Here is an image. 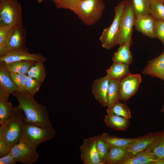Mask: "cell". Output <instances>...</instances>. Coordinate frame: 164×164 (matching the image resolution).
<instances>
[{
  "label": "cell",
  "mask_w": 164,
  "mask_h": 164,
  "mask_svg": "<svg viewBox=\"0 0 164 164\" xmlns=\"http://www.w3.org/2000/svg\"><path fill=\"white\" fill-rule=\"evenodd\" d=\"M119 81L110 79L107 93L108 108L120 101Z\"/></svg>",
  "instance_id": "obj_27"
},
{
  "label": "cell",
  "mask_w": 164,
  "mask_h": 164,
  "mask_svg": "<svg viewBox=\"0 0 164 164\" xmlns=\"http://www.w3.org/2000/svg\"><path fill=\"white\" fill-rule=\"evenodd\" d=\"M42 84L27 75L26 84L27 92L34 96L38 91Z\"/></svg>",
  "instance_id": "obj_35"
},
{
  "label": "cell",
  "mask_w": 164,
  "mask_h": 164,
  "mask_svg": "<svg viewBox=\"0 0 164 164\" xmlns=\"http://www.w3.org/2000/svg\"><path fill=\"white\" fill-rule=\"evenodd\" d=\"M131 45L125 43L120 46L114 53L112 60L113 62H119L129 65L132 62V58L130 48Z\"/></svg>",
  "instance_id": "obj_23"
},
{
  "label": "cell",
  "mask_w": 164,
  "mask_h": 164,
  "mask_svg": "<svg viewBox=\"0 0 164 164\" xmlns=\"http://www.w3.org/2000/svg\"><path fill=\"white\" fill-rule=\"evenodd\" d=\"M19 101L16 109H20L25 115V122L42 127H53L46 107L38 103L34 96L27 92L16 91L12 94Z\"/></svg>",
  "instance_id": "obj_1"
},
{
  "label": "cell",
  "mask_w": 164,
  "mask_h": 164,
  "mask_svg": "<svg viewBox=\"0 0 164 164\" xmlns=\"http://www.w3.org/2000/svg\"><path fill=\"white\" fill-rule=\"evenodd\" d=\"M149 14L156 20L164 21V3L160 0H151Z\"/></svg>",
  "instance_id": "obj_32"
},
{
  "label": "cell",
  "mask_w": 164,
  "mask_h": 164,
  "mask_svg": "<svg viewBox=\"0 0 164 164\" xmlns=\"http://www.w3.org/2000/svg\"><path fill=\"white\" fill-rule=\"evenodd\" d=\"M164 159V158H163Z\"/></svg>",
  "instance_id": "obj_45"
},
{
  "label": "cell",
  "mask_w": 164,
  "mask_h": 164,
  "mask_svg": "<svg viewBox=\"0 0 164 164\" xmlns=\"http://www.w3.org/2000/svg\"><path fill=\"white\" fill-rule=\"evenodd\" d=\"M160 111L162 112H164V104H163V105L162 106Z\"/></svg>",
  "instance_id": "obj_40"
},
{
  "label": "cell",
  "mask_w": 164,
  "mask_h": 164,
  "mask_svg": "<svg viewBox=\"0 0 164 164\" xmlns=\"http://www.w3.org/2000/svg\"><path fill=\"white\" fill-rule=\"evenodd\" d=\"M136 17L149 14L151 0H132Z\"/></svg>",
  "instance_id": "obj_31"
},
{
  "label": "cell",
  "mask_w": 164,
  "mask_h": 164,
  "mask_svg": "<svg viewBox=\"0 0 164 164\" xmlns=\"http://www.w3.org/2000/svg\"><path fill=\"white\" fill-rule=\"evenodd\" d=\"M126 149L111 146L105 164H120L125 158Z\"/></svg>",
  "instance_id": "obj_24"
},
{
  "label": "cell",
  "mask_w": 164,
  "mask_h": 164,
  "mask_svg": "<svg viewBox=\"0 0 164 164\" xmlns=\"http://www.w3.org/2000/svg\"><path fill=\"white\" fill-rule=\"evenodd\" d=\"M104 121L108 127L116 131H126L130 125L129 119L119 116L108 114L105 116Z\"/></svg>",
  "instance_id": "obj_19"
},
{
  "label": "cell",
  "mask_w": 164,
  "mask_h": 164,
  "mask_svg": "<svg viewBox=\"0 0 164 164\" xmlns=\"http://www.w3.org/2000/svg\"><path fill=\"white\" fill-rule=\"evenodd\" d=\"M107 75L110 79L119 81L130 73L129 65L119 62H113L107 70Z\"/></svg>",
  "instance_id": "obj_20"
},
{
  "label": "cell",
  "mask_w": 164,
  "mask_h": 164,
  "mask_svg": "<svg viewBox=\"0 0 164 164\" xmlns=\"http://www.w3.org/2000/svg\"><path fill=\"white\" fill-rule=\"evenodd\" d=\"M10 152L16 162L25 164L33 163L37 161L39 156L36 149L22 140L11 148Z\"/></svg>",
  "instance_id": "obj_8"
},
{
  "label": "cell",
  "mask_w": 164,
  "mask_h": 164,
  "mask_svg": "<svg viewBox=\"0 0 164 164\" xmlns=\"http://www.w3.org/2000/svg\"><path fill=\"white\" fill-rule=\"evenodd\" d=\"M104 141L110 146L126 149L136 138H119L110 134L104 133L101 135Z\"/></svg>",
  "instance_id": "obj_25"
},
{
  "label": "cell",
  "mask_w": 164,
  "mask_h": 164,
  "mask_svg": "<svg viewBox=\"0 0 164 164\" xmlns=\"http://www.w3.org/2000/svg\"><path fill=\"white\" fill-rule=\"evenodd\" d=\"M104 9L103 0H82L74 13L85 25L90 26L101 18Z\"/></svg>",
  "instance_id": "obj_4"
},
{
  "label": "cell",
  "mask_w": 164,
  "mask_h": 164,
  "mask_svg": "<svg viewBox=\"0 0 164 164\" xmlns=\"http://www.w3.org/2000/svg\"><path fill=\"white\" fill-rule=\"evenodd\" d=\"M162 0V1H163V2L164 1V0Z\"/></svg>",
  "instance_id": "obj_43"
},
{
  "label": "cell",
  "mask_w": 164,
  "mask_h": 164,
  "mask_svg": "<svg viewBox=\"0 0 164 164\" xmlns=\"http://www.w3.org/2000/svg\"><path fill=\"white\" fill-rule=\"evenodd\" d=\"M14 26L0 25V57L5 56L10 51L7 43Z\"/></svg>",
  "instance_id": "obj_26"
},
{
  "label": "cell",
  "mask_w": 164,
  "mask_h": 164,
  "mask_svg": "<svg viewBox=\"0 0 164 164\" xmlns=\"http://www.w3.org/2000/svg\"><path fill=\"white\" fill-rule=\"evenodd\" d=\"M110 80L106 75L94 80L92 85L91 91L93 95L104 107L107 105V93Z\"/></svg>",
  "instance_id": "obj_13"
},
{
  "label": "cell",
  "mask_w": 164,
  "mask_h": 164,
  "mask_svg": "<svg viewBox=\"0 0 164 164\" xmlns=\"http://www.w3.org/2000/svg\"><path fill=\"white\" fill-rule=\"evenodd\" d=\"M142 73L157 77L164 81V50L158 56L148 62Z\"/></svg>",
  "instance_id": "obj_16"
},
{
  "label": "cell",
  "mask_w": 164,
  "mask_h": 164,
  "mask_svg": "<svg viewBox=\"0 0 164 164\" xmlns=\"http://www.w3.org/2000/svg\"><path fill=\"white\" fill-rule=\"evenodd\" d=\"M10 94L0 88V125L10 118L15 109V108L9 101Z\"/></svg>",
  "instance_id": "obj_17"
},
{
  "label": "cell",
  "mask_w": 164,
  "mask_h": 164,
  "mask_svg": "<svg viewBox=\"0 0 164 164\" xmlns=\"http://www.w3.org/2000/svg\"><path fill=\"white\" fill-rule=\"evenodd\" d=\"M35 62L32 60H22L5 64L10 73L27 74L31 66Z\"/></svg>",
  "instance_id": "obj_29"
},
{
  "label": "cell",
  "mask_w": 164,
  "mask_h": 164,
  "mask_svg": "<svg viewBox=\"0 0 164 164\" xmlns=\"http://www.w3.org/2000/svg\"><path fill=\"white\" fill-rule=\"evenodd\" d=\"M164 3V1L163 2Z\"/></svg>",
  "instance_id": "obj_44"
},
{
  "label": "cell",
  "mask_w": 164,
  "mask_h": 164,
  "mask_svg": "<svg viewBox=\"0 0 164 164\" xmlns=\"http://www.w3.org/2000/svg\"><path fill=\"white\" fill-rule=\"evenodd\" d=\"M95 138L96 145L99 155L103 164H105V161L111 146L104 141L101 135L96 136Z\"/></svg>",
  "instance_id": "obj_33"
},
{
  "label": "cell",
  "mask_w": 164,
  "mask_h": 164,
  "mask_svg": "<svg viewBox=\"0 0 164 164\" xmlns=\"http://www.w3.org/2000/svg\"><path fill=\"white\" fill-rule=\"evenodd\" d=\"M37 2L38 3H40L42 2V0H38Z\"/></svg>",
  "instance_id": "obj_41"
},
{
  "label": "cell",
  "mask_w": 164,
  "mask_h": 164,
  "mask_svg": "<svg viewBox=\"0 0 164 164\" xmlns=\"http://www.w3.org/2000/svg\"><path fill=\"white\" fill-rule=\"evenodd\" d=\"M16 162L10 152L0 158V164H15Z\"/></svg>",
  "instance_id": "obj_38"
},
{
  "label": "cell",
  "mask_w": 164,
  "mask_h": 164,
  "mask_svg": "<svg viewBox=\"0 0 164 164\" xmlns=\"http://www.w3.org/2000/svg\"><path fill=\"white\" fill-rule=\"evenodd\" d=\"M154 31L155 38L161 42L164 47V21L155 20Z\"/></svg>",
  "instance_id": "obj_37"
},
{
  "label": "cell",
  "mask_w": 164,
  "mask_h": 164,
  "mask_svg": "<svg viewBox=\"0 0 164 164\" xmlns=\"http://www.w3.org/2000/svg\"><path fill=\"white\" fill-rule=\"evenodd\" d=\"M141 81L139 74L130 73L119 80L120 100L126 101L131 97L137 91Z\"/></svg>",
  "instance_id": "obj_9"
},
{
  "label": "cell",
  "mask_w": 164,
  "mask_h": 164,
  "mask_svg": "<svg viewBox=\"0 0 164 164\" xmlns=\"http://www.w3.org/2000/svg\"><path fill=\"white\" fill-rule=\"evenodd\" d=\"M157 137L145 151L158 159L164 158V130L156 132Z\"/></svg>",
  "instance_id": "obj_22"
},
{
  "label": "cell",
  "mask_w": 164,
  "mask_h": 164,
  "mask_svg": "<svg viewBox=\"0 0 164 164\" xmlns=\"http://www.w3.org/2000/svg\"><path fill=\"white\" fill-rule=\"evenodd\" d=\"M26 33L23 25L14 26L7 43L10 50L26 47Z\"/></svg>",
  "instance_id": "obj_15"
},
{
  "label": "cell",
  "mask_w": 164,
  "mask_h": 164,
  "mask_svg": "<svg viewBox=\"0 0 164 164\" xmlns=\"http://www.w3.org/2000/svg\"><path fill=\"white\" fill-rule=\"evenodd\" d=\"M153 164H164V159H158Z\"/></svg>",
  "instance_id": "obj_39"
},
{
  "label": "cell",
  "mask_w": 164,
  "mask_h": 164,
  "mask_svg": "<svg viewBox=\"0 0 164 164\" xmlns=\"http://www.w3.org/2000/svg\"><path fill=\"white\" fill-rule=\"evenodd\" d=\"M0 88L12 94L15 91H21L11 78L5 64L2 62H0Z\"/></svg>",
  "instance_id": "obj_18"
},
{
  "label": "cell",
  "mask_w": 164,
  "mask_h": 164,
  "mask_svg": "<svg viewBox=\"0 0 164 164\" xmlns=\"http://www.w3.org/2000/svg\"><path fill=\"white\" fill-rule=\"evenodd\" d=\"M158 159L144 151L125 158L120 164H153Z\"/></svg>",
  "instance_id": "obj_21"
},
{
  "label": "cell",
  "mask_w": 164,
  "mask_h": 164,
  "mask_svg": "<svg viewBox=\"0 0 164 164\" xmlns=\"http://www.w3.org/2000/svg\"><path fill=\"white\" fill-rule=\"evenodd\" d=\"M135 18L132 1L128 0L122 19L118 45L120 46L124 43H128L132 45L133 28Z\"/></svg>",
  "instance_id": "obj_7"
},
{
  "label": "cell",
  "mask_w": 164,
  "mask_h": 164,
  "mask_svg": "<svg viewBox=\"0 0 164 164\" xmlns=\"http://www.w3.org/2000/svg\"><path fill=\"white\" fill-rule=\"evenodd\" d=\"M128 1H121L115 7L114 17L111 24L103 29L100 37L102 46L106 49L110 50L118 45L122 19Z\"/></svg>",
  "instance_id": "obj_3"
},
{
  "label": "cell",
  "mask_w": 164,
  "mask_h": 164,
  "mask_svg": "<svg viewBox=\"0 0 164 164\" xmlns=\"http://www.w3.org/2000/svg\"><path fill=\"white\" fill-rule=\"evenodd\" d=\"M107 114L122 117L130 119L132 118L131 113L128 107L125 104L118 101L111 107L108 108Z\"/></svg>",
  "instance_id": "obj_28"
},
{
  "label": "cell",
  "mask_w": 164,
  "mask_h": 164,
  "mask_svg": "<svg viewBox=\"0 0 164 164\" xmlns=\"http://www.w3.org/2000/svg\"><path fill=\"white\" fill-rule=\"evenodd\" d=\"M82 0H54L53 1L58 9L70 10L74 13L77 7Z\"/></svg>",
  "instance_id": "obj_34"
},
{
  "label": "cell",
  "mask_w": 164,
  "mask_h": 164,
  "mask_svg": "<svg viewBox=\"0 0 164 164\" xmlns=\"http://www.w3.org/2000/svg\"><path fill=\"white\" fill-rule=\"evenodd\" d=\"M155 19L150 14L136 17L134 26L138 31L150 38H155L154 34Z\"/></svg>",
  "instance_id": "obj_14"
},
{
  "label": "cell",
  "mask_w": 164,
  "mask_h": 164,
  "mask_svg": "<svg viewBox=\"0 0 164 164\" xmlns=\"http://www.w3.org/2000/svg\"><path fill=\"white\" fill-rule=\"evenodd\" d=\"M157 137L156 132H149L145 135L136 138L126 148V155L125 158L139 152L145 151L154 142Z\"/></svg>",
  "instance_id": "obj_12"
},
{
  "label": "cell",
  "mask_w": 164,
  "mask_h": 164,
  "mask_svg": "<svg viewBox=\"0 0 164 164\" xmlns=\"http://www.w3.org/2000/svg\"><path fill=\"white\" fill-rule=\"evenodd\" d=\"M45 62L46 58L39 53H31L26 47L11 50L5 56L0 57V62L7 64L22 60Z\"/></svg>",
  "instance_id": "obj_11"
},
{
  "label": "cell",
  "mask_w": 164,
  "mask_h": 164,
  "mask_svg": "<svg viewBox=\"0 0 164 164\" xmlns=\"http://www.w3.org/2000/svg\"><path fill=\"white\" fill-rule=\"evenodd\" d=\"M80 150L84 164H104L97 151L95 136L84 139L80 146Z\"/></svg>",
  "instance_id": "obj_10"
},
{
  "label": "cell",
  "mask_w": 164,
  "mask_h": 164,
  "mask_svg": "<svg viewBox=\"0 0 164 164\" xmlns=\"http://www.w3.org/2000/svg\"><path fill=\"white\" fill-rule=\"evenodd\" d=\"M22 111L15 109L10 118L0 127V137L5 139L10 151L22 139L25 117Z\"/></svg>",
  "instance_id": "obj_2"
},
{
  "label": "cell",
  "mask_w": 164,
  "mask_h": 164,
  "mask_svg": "<svg viewBox=\"0 0 164 164\" xmlns=\"http://www.w3.org/2000/svg\"><path fill=\"white\" fill-rule=\"evenodd\" d=\"M46 0H42V2L43 1H46ZM52 1H53V0H51Z\"/></svg>",
  "instance_id": "obj_42"
},
{
  "label": "cell",
  "mask_w": 164,
  "mask_h": 164,
  "mask_svg": "<svg viewBox=\"0 0 164 164\" xmlns=\"http://www.w3.org/2000/svg\"><path fill=\"white\" fill-rule=\"evenodd\" d=\"M44 62H35L29 70L27 75L43 83L46 76Z\"/></svg>",
  "instance_id": "obj_30"
},
{
  "label": "cell",
  "mask_w": 164,
  "mask_h": 164,
  "mask_svg": "<svg viewBox=\"0 0 164 164\" xmlns=\"http://www.w3.org/2000/svg\"><path fill=\"white\" fill-rule=\"evenodd\" d=\"M56 134L53 127H40L25 121L22 140L32 148L36 149L42 143L53 139Z\"/></svg>",
  "instance_id": "obj_5"
},
{
  "label": "cell",
  "mask_w": 164,
  "mask_h": 164,
  "mask_svg": "<svg viewBox=\"0 0 164 164\" xmlns=\"http://www.w3.org/2000/svg\"><path fill=\"white\" fill-rule=\"evenodd\" d=\"M27 74L10 73L11 78L21 91L27 92L26 84Z\"/></svg>",
  "instance_id": "obj_36"
},
{
  "label": "cell",
  "mask_w": 164,
  "mask_h": 164,
  "mask_svg": "<svg viewBox=\"0 0 164 164\" xmlns=\"http://www.w3.org/2000/svg\"><path fill=\"white\" fill-rule=\"evenodd\" d=\"M22 9L17 0H0V25H22Z\"/></svg>",
  "instance_id": "obj_6"
}]
</instances>
